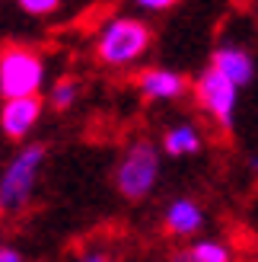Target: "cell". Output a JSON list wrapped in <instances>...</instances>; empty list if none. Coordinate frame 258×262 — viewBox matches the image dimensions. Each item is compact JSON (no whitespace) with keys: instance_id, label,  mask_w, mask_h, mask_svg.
<instances>
[{"instance_id":"7c38bea8","label":"cell","mask_w":258,"mask_h":262,"mask_svg":"<svg viewBox=\"0 0 258 262\" xmlns=\"http://www.w3.org/2000/svg\"><path fill=\"white\" fill-rule=\"evenodd\" d=\"M76 99H80V83L73 77H61V80L51 83V106L58 112H67Z\"/></svg>"},{"instance_id":"8992f818","label":"cell","mask_w":258,"mask_h":262,"mask_svg":"<svg viewBox=\"0 0 258 262\" xmlns=\"http://www.w3.org/2000/svg\"><path fill=\"white\" fill-rule=\"evenodd\" d=\"M42 112H45L42 96H13V99H4V106H0V131H4V138L25 141L35 131Z\"/></svg>"},{"instance_id":"3957f363","label":"cell","mask_w":258,"mask_h":262,"mask_svg":"<svg viewBox=\"0 0 258 262\" xmlns=\"http://www.w3.org/2000/svg\"><path fill=\"white\" fill-rule=\"evenodd\" d=\"M160 147L147 138H137L124 147L118 166H115V189L127 202H144L160 182Z\"/></svg>"},{"instance_id":"5bb4252c","label":"cell","mask_w":258,"mask_h":262,"mask_svg":"<svg viewBox=\"0 0 258 262\" xmlns=\"http://www.w3.org/2000/svg\"><path fill=\"white\" fill-rule=\"evenodd\" d=\"M131 4L144 13H166V10H172L178 0H131Z\"/></svg>"},{"instance_id":"6da1fadb","label":"cell","mask_w":258,"mask_h":262,"mask_svg":"<svg viewBox=\"0 0 258 262\" xmlns=\"http://www.w3.org/2000/svg\"><path fill=\"white\" fill-rule=\"evenodd\" d=\"M153 29L140 16H112L96 35V61L106 68H131L150 51Z\"/></svg>"},{"instance_id":"8fae6325","label":"cell","mask_w":258,"mask_h":262,"mask_svg":"<svg viewBox=\"0 0 258 262\" xmlns=\"http://www.w3.org/2000/svg\"><path fill=\"white\" fill-rule=\"evenodd\" d=\"M172 262H233V250L223 243V240H214V237H204L182 246Z\"/></svg>"},{"instance_id":"30bf717a","label":"cell","mask_w":258,"mask_h":262,"mask_svg":"<svg viewBox=\"0 0 258 262\" xmlns=\"http://www.w3.org/2000/svg\"><path fill=\"white\" fill-rule=\"evenodd\" d=\"M160 147L169 157H195L204 147V135L198 131L195 122H175V125H169L163 131Z\"/></svg>"},{"instance_id":"7a4b0ae2","label":"cell","mask_w":258,"mask_h":262,"mask_svg":"<svg viewBox=\"0 0 258 262\" xmlns=\"http://www.w3.org/2000/svg\"><path fill=\"white\" fill-rule=\"evenodd\" d=\"M45 157V144H25L22 150L10 157V163L0 173V214H16L32 202Z\"/></svg>"},{"instance_id":"4fadbf2b","label":"cell","mask_w":258,"mask_h":262,"mask_svg":"<svg viewBox=\"0 0 258 262\" xmlns=\"http://www.w3.org/2000/svg\"><path fill=\"white\" fill-rule=\"evenodd\" d=\"M61 4H64V0H16V7L25 13V16H35V19L58 13V10H61Z\"/></svg>"},{"instance_id":"9c48e42d","label":"cell","mask_w":258,"mask_h":262,"mask_svg":"<svg viewBox=\"0 0 258 262\" xmlns=\"http://www.w3.org/2000/svg\"><path fill=\"white\" fill-rule=\"evenodd\" d=\"M211 68H214L217 74H223L229 83H236L239 90L249 86V83L255 80V58H252L242 45H236V42L217 45L214 55H211Z\"/></svg>"},{"instance_id":"277c9868","label":"cell","mask_w":258,"mask_h":262,"mask_svg":"<svg viewBox=\"0 0 258 262\" xmlns=\"http://www.w3.org/2000/svg\"><path fill=\"white\" fill-rule=\"evenodd\" d=\"M45 58L32 45L0 48V96H38L45 86Z\"/></svg>"},{"instance_id":"ba28073f","label":"cell","mask_w":258,"mask_h":262,"mask_svg":"<svg viewBox=\"0 0 258 262\" xmlns=\"http://www.w3.org/2000/svg\"><path fill=\"white\" fill-rule=\"evenodd\" d=\"M204 221H208V214H204L201 202L188 199V195H178V199H172L169 205H166L163 227L175 240H191V237H198V233L204 230Z\"/></svg>"},{"instance_id":"5b68a950","label":"cell","mask_w":258,"mask_h":262,"mask_svg":"<svg viewBox=\"0 0 258 262\" xmlns=\"http://www.w3.org/2000/svg\"><path fill=\"white\" fill-rule=\"evenodd\" d=\"M188 90L195 93L198 109L208 115L217 128H220V131H233L236 109H239V86L236 83H229L223 74H217L208 64V68L195 77V83H191Z\"/></svg>"},{"instance_id":"9a60e30c","label":"cell","mask_w":258,"mask_h":262,"mask_svg":"<svg viewBox=\"0 0 258 262\" xmlns=\"http://www.w3.org/2000/svg\"><path fill=\"white\" fill-rule=\"evenodd\" d=\"M76 262H112V256L106 250H83L76 256Z\"/></svg>"},{"instance_id":"52a82bcc","label":"cell","mask_w":258,"mask_h":262,"mask_svg":"<svg viewBox=\"0 0 258 262\" xmlns=\"http://www.w3.org/2000/svg\"><path fill=\"white\" fill-rule=\"evenodd\" d=\"M188 77L172 68H147L137 74V93L147 102H175L188 93Z\"/></svg>"},{"instance_id":"2e32d148","label":"cell","mask_w":258,"mask_h":262,"mask_svg":"<svg viewBox=\"0 0 258 262\" xmlns=\"http://www.w3.org/2000/svg\"><path fill=\"white\" fill-rule=\"evenodd\" d=\"M0 262H25V259H22V253L16 250V246L0 243Z\"/></svg>"}]
</instances>
